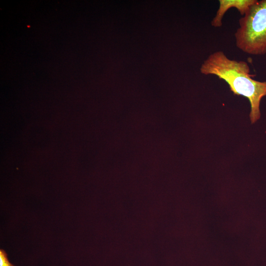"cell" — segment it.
<instances>
[{
    "label": "cell",
    "instance_id": "1",
    "mask_svg": "<svg viewBox=\"0 0 266 266\" xmlns=\"http://www.w3.org/2000/svg\"><path fill=\"white\" fill-rule=\"evenodd\" d=\"M200 70L202 74L214 75L224 80L233 94L248 99L251 123L260 118V105L262 99L266 96V81L253 79L246 62L230 59L222 51H217L207 57Z\"/></svg>",
    "mask_w": 266,
    "mask_h": 266
},
{
    "label": "cell",
    "instance_id": "2",
    "mask_svg": "<svg viewBox=\"0 0 266 266\" xmlns=\"http://www.w3.org/2000/svg\"><path fill=\"white\" fill-rule=\"evenodd\" d=\"M238 24L234 34L236 46L250 55L266 54V0H257Z\"/></svg>",
    "mask_w": 266,
    "mask_h": 266
},
{
    "label": "cell",
    "instance_id": "3",
    "mask_svg": "<svg viewBox=\"0 0 266 266\" xmlns=\"http://www.w3.org/2000/svg\"><path fill=\"white\" fill-rule=\"evenodd\" d=\"M257 0H219V8L215 16L211 22V25L215 28L222 26V19L226 12L231 8L237 9L243 16Z\"/></svg>",
    "mask_w": 266,
    "mask_h": 266
},
{
    "label": "cell",
    "instance_id": "4",
    "mask_svg": "<svg viewBox=\"0 0 266 266\" xmlns=\"http://www.w3.org/2000/svg\"><path fill=\"white\" fill-rule=\"evenodd\" d=\"M0 266H14L9 262L6 252L2 249L0 250Z\"/></svg>",
    "mask_w": 266,
    "mask_h": 266
}]
</instances>
